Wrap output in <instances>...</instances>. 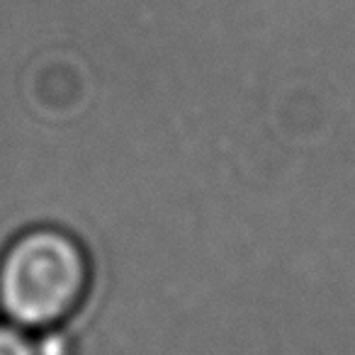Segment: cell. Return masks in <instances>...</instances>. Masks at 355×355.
<instances>
[{
    "label": "cell",
    "instance_id": "obj_1",
    "mask_svg": "<svg viewBox=\"0 0 355 355\" xmlns=\"http://www.w3.org/2000/svg\"><path fill=\"white\" fill-rule=\"evenodd\" d=\"M88 287V253L64 229H30L0 258V311L32 334L64 324L83 304Z\"/></svg>",
    "mask_w": 355,
    "mask_h": 355
},
{
    "label": "cell",
    "instance_id": "obj_2",
    "mask_svg": "<svg viewBox=\"0 0 355 355\" xmlns=\"http://www.w3.org/2000/svg\"><path fill=\"white\" fill-rule=\"evenodd\" d=\"M0 355H40L30 331L15 324H0Z\"/></svg>",
    "mask_w": 355,
    "mask_h": 355
},
{
    "label": "cell",
    "instance_id": "obj_3",
    "mask_svg": "<svg viewBox=\"0 0 355 355\" xmlns=\"http://www.w3.org/2000/svg\"><path fill=\"white\" fill-rule=\"evenodd\" d=\"M35 343L40 355H71V338L61 331V326L40 331Z\"/></svg>",
    "mask_w": 355,
    "mask_h": 355
}]
</instances>
